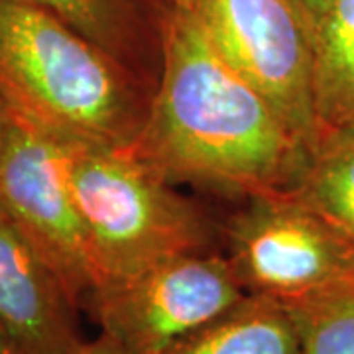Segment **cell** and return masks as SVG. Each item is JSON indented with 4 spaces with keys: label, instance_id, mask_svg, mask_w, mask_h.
<instances>
[{
    "label": "cell",
    "instance_id": "obj_4",
    "mask_svg": "<svg viewBox=\"0 0 354 354\" xmlns=\"http://www.w3.org/2000/svg\"><path fill=\"white\" fill-rule=\"evenodd\" d=\"M225 239L244 291L283 307L354 281V242L283 191L252 195L228 218Z\"/></svg>",
    "mask_w": 354,
    "mask_h": 354
},
{
    "label": "cell",
    "instance_id": "obj_14",
    "mask_svg": "<svg viewBox=\"0 0 354 354\" xmlns=\"http://www.w3.org/2000/svg\"><path fill=\"white\" fill-rule=\"evenodd\" d=\"M67 354H128L113 337L101 333L95 341H81L73 351Z\"/></svg>",
    "mask_w": 354,
    "mask_h": 354
},
{
    "label": "cell",
    "instance_id": "obj_9",
    "mask_svg": "<svg viewBox=\"0 0 354 354\" xmlns=\"http://www.w3.org/2000/svg\"><path fill=\"white\" fill-rule=\"evenodd\" d=\"M128 67L156 93L171 0H30Z\"/></svg>",
    "mask_w": 354,
    "mask_h": 354
},
{
    "label": "cell",
    "instance_id": "obj_16",
    "mask_svg": "<svg viewBox=\"0 0 354 354\" xmlns=\"http://www.w3.org/2000/svg\"><path fill=\"white\" fill-rule=\"evenodd\" d=\"M8 124H10V113H8V109L4 106V102L0 101V152H2L4 140H6Z\"/></svg>",
    "mask_w": 354,
    "mask_h": 354
},
{
    "label": "cell",
    "instance_id": "obj_2",
    "mask_svg": "<svg viewBox=\"0 0 354 354\" xmlns=\"http://www.w3.org/2000/svg\"><path fill=\"white\" fill-rule=\"evenodd\" d=\"M153 91L30 0H0V101L64 144L132 148Z\"/></svg>",
    "mask_w": 354,
    "mask_h": 354
},
{
    "label": "cell",
    "instance_id": "obj_5",
    "mask_svg": "<svg viewBox=\"0 0 354 354\" xmlns=\"http://www.w3.org/2000/svg\"><path fill=\"white\" fill-rule=\"evenodd\" d=\"M215 50L258 88L311 150L319 136L313 104V28L295 0H179Z\"/></svg>",
    "mask_w": 354,
    "mask_h": 354
},
{
    "label": "cell",
    "instance_id": "obj_3",
    "mask_svg": "<svg viewBox=\"0 0 354 354\" xmlns=\"http://www.w3.org/2000/svg\"><path fill=\"white\" fill-rule=\"evenodd\" d=\"M67 179L87 228L97 290L211 250L209 216L132 148L67 144Z\"/></svg>",
    "mask_w": 354,
    "mask_h": 354
},
{
    "label": "cell",
    "instance_id": "obj_8",
    "mask_svg": "<svg viewBox=\"0 0 354 354\" xmlns=\"http://www.w3.org/2000/svg\"><path fill=\"white\" fill-rule=\"evenodd\" d=\"M77 305L34 244L0 211V325L18 354H67L83 341Z\"/></svg>",
    "mask_w": 354,
    "mask_h": 354
},
{
    "label": "cell",
    "instance_id": "obj_7",
    "mask_svg": "<svg viewBox=\"0 0 354 354\" xmlns=\"http://www.w3.org/2000/svg\"><path fill=\"white\" fill-rule=\"evenodd\" d=\"M0 211L55 270L77 309L88 307L97 276L67 179V144L12 114L0 152Z\"/></svg>",
    "mask_w": 354,
    "mask_h": 354
},
{
    "label": "cell",
    "instance_id": "obj_6",
    "mask_svg": "<svg viewBox=\"0 0 354 354\" xmlns=\"http://www.w3.org/2000/svg\"><path fill=\"white\" fill-rule=\"evenodd\" d=\"M248 293L225 254L191 252L102 286L88 311L128 354H165Z\"/></svg>",
    "mask_w": 354,
    "mask_h": 354
},
{
    "label": "cell",
    "instance_id": "obj_17",
    "mask_svg": "<svg viewBox=\"0 0 354 354\" xmlns=\"http://www.w3.org/2000/svg\"><path fill=\"white\" fill-rule=\"evenodd\" d=\"M0 354H18L16 348H14L12 341L8 339L6 330L2 329V325H0Z\"/></svg>",
    "mask_w": 354,
    "mask_h": 354
},
{
    "label": "cell",
    "instance_id": "obj_10",
    "mask_svg": "<svg viewBox=\"0 0 354 354\" xmlns=\"http://www.w3.org/2000/svg\"><path fill=\"white\" fill-rule=\"evenodd\" d=\"M165 354H301V341L288 307L268 297L246 295Z\"/></svg>",
    "mask_w": 354,
    "mask_h": 354
},
{
    "label": "cell",
    "instance_id": "obj_13",
    "mask_svg": "<svg viewBox=\"0 0 354 354\" xmlns=\"http://www.w3.org/2000/svg\"><path fill=\"white\" fill-rule=\"evenodd\" d=\"M288 309L301 354H354V281Z\"/></svg>",
    "mask_w": 354,
    "mask_h": 354
},
{
    "label": "cell",
    "instance_id": "obj_11",
    "mask_svg": "<svg viewBox=\"0 0 354 354\" xmlns=\"http://www.w3.org/2000/svg\"><path fill=\"white\" fill-rule=\"evenodd\" d=\"M313 104L319 134L354 132V0H333L313 32Z\"/></svg>",
    "mask_w": 354,
    "mask_h": 354
},
{
    "label": "cell",
    "instance_id": "obj_12",
    "mask_svg": "<svg viewBox=\"0 0 354 354\" xmlns=\"http://www.w3.org/2000/svg\"><path fill=\"white\" fill-rule=\"evenodd\" d=\"M354 242V132H321L288 191Z\"/></svg>",
    "mask_w": 354,
    "mask_h": 354
},
{
    "label": "cell",
    "instance_id": "obj_1",
    "mask_svg": "<svg viewBox=\"0 0 354 354\" xmlns=\"http://www.w3.org/2000/svg\"><path fill=\"white\" fill-rule=\"evenodd\" d=\"M132 150L171 183L195 181L248 197L290 189L309 153L179 0L171 4L150 114Z\"/></svg>",
    "mask_w": 354,
    "mask_h": 354
},
{
    "label": "cell",
    "instance_id": "obj_15",
    "mask_svg": "<svg viewBox=\"0 0 354 354\" xmlns=\"http://www.w3.org/2000/svg\"><path fill=\"white\" fill-rule=\"evenodd\" d=\"M295 2H297V6L301 8V12L305 14V18L309 20V24L315 32V28L321 22V18L325 16V12L329 10L333 0H295Z\"/></svg>",
    "mask_w": 354,
    "mask_h": 354
},
{
    "label": "cell",
    "instance_id": "obj_18",
    "mask_svg": "<svg viewBox=\"0 0 354 354\" xmlns=\"http://www.w3.org/2000/svg\"><path fill=\"white\" fill-rule=\"evenodd\" d=\"M171 2H174V0H171Z\"/></svg>",
    "mask_w": 354,
    "mask_h": 354
}]
</instances>
